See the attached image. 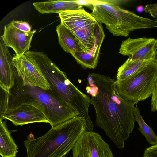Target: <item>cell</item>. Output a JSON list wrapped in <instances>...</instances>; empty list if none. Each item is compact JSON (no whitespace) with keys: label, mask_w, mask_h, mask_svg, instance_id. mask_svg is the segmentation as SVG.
<instances>
[{"label":"cell","mask_w":157,"mask_h":157,"mask_svg":"<svg viewBox=\"0 0 157 157\" xmlns=\"http://www.w3.org/2000/svg\"><path fill=\"white\" fill-rule=\"evenodd\" d=\"M151 107V111H157V76L152 94Z\"/></svg>","instance_id":"obj_23"},{"label":"cell","mask_w":157,"mask_h":157,"mask_svg":"<svg viewBox=\"0 0 157 157\" xmlns=\"http://www.w3.org/2000/svg\"><path fill=\"white\" fill-rule=\"evenodd\" d=\"M144 11L157 19V3L146 5L144 7Z\"/></svg>","instance_id":"obj_24"},{"label":"cell","mask_w":157,"mask_h":157,"mask_svg":"<svg viewBox=\"0 0 157 157\" xmlns=\"http://www.w3.org/2000/svg\"><path fill=\"white\" fill-rule=\"evenodd\" d=\"M8 120L15 126L31 123H49L44 114L35 107L29 105H21L17 108L6 111L0 119Z\"/></svg>","instance_id":"obj_11"},{"label":"cell","mask_w":157,"mask_h":157,"mask_svg":"<svg viewBox=\"0 0 157 157\" xmlns=\"http://www.w3.org/2000/svg\"><path fill=\"white\" fill-rule=\"evenodd\" d=\"M157 76V63L149 61L128 78L116 80V88L123 99L136 104L152 95Z\"/></svg>","instance_id":"obj_6"},{"label":"cell","mask_w":157,"mask_h":157,"mask_svg":"<svg viewBox=\"0 0 157 157\" xmlns=\"http://www.w3.org/2000/svg\"><path fill=\"white\" fill-rule=\"evenodd\" d=\"M142 157H157V144L146 148Z\"/></svg>","instance_id":"obj_25"},{"label":"cell","mask_w":157,"mask_h":157,"mask_svg":"<svg viewBox=\"0 0 157 157\" xmlns=\"http://www.w3.org/2000/svg\"><path fill=\"white\" fill-rule=\"evenodd\" d=\"M6 123L0 119V155L1 157H16L18 148Z\"/></svg>","instance_id":"obj_17"},{"label":"cell","mask_w":157,"mask_h":157,"mask_svg":"<svg viewBox=\"0 0 157 157\" xmlns=\"http://www.w3.org/2000/svg\"><path fill=\"white\" fill-rule=\"evenodd\" d=\"M143 10H144V8L143 9V7L141 6H139L137 8V10L139 12H141Z\"/></svg>","instance_id":"obj_26"},{"label":"cell","mask_w":157,"mask_h":157,"mask_svg":"<svg viewBox=\"0 0 157 157\" xmlns=\"http://www.w3.org/2000/svg\"><path fill=\"white\" fill-rule=\"evenodd\" d=\"M90 14L98 22L103 24L109 32L116 36L128 37L132 31L157 28V19L139 16L119 6L90 1Z\"/></svg>","instance_id":"obj_5"},{"label":"cell","mask_w":157,"mask_h":157,"mask_svg":"<svg viewBox=\"0 0 157 157\" xmlns=\"http://www.w3.org/2000/svg\"><path fill=\"white\" fill-rule=\"evenodd\" d=\"M27 58L34 64L44 76L51 91L67 103L83 117L87 125L92 121L89 114L91 98L74 85L48 56L41 52L28 51L25 53Z\"/></svg>","instance_id":"obj_3"},{"label":"cell","mask_w":157,"mask_h":157,"mask_svg":"<svg viewBox=\"0 0 157 157\" xmlns=\"http://www.w3.org/2000/svg\"><path fill=\"white\" fill-rule=\"evenodd\" d=\"M0 87L8 92L14 85L13 72L15 67L13 58L0 37Z\"/></svg>","instance_id":"obj_14"},{"label":"cell","mask_w":157,"mask_h":157,"mask_svg":"<svg viewBox=\"0 0 157 157\" xmlns=\"http://www.w3.org/2000/svg\"><path fill=\"white\" fill-rule=\"evenodd\" d=\"M105 36L102 24L97 22L96 27L95 43L92 49L88 53L76 52L71 55L83 67L95 69L98 63L100 48Z\"/></svg>","instance_id":"obj_13"},{"label":"cell","mask_w":157,"mask_h":157,"mask_svg":"<svg viewBox=\"0 0 157 157\" xmlns=\"http://www.w3.org/2000/svg\"><path fill=\"white\" fill-rule=\"evenodd\" d=\"M10 23L13 26L21 30L27 32L31 31V26L25 21L13 20Z\"/></svg>","instance_id":"obj_22"},{"label":"cell","mask_w":157,"mask_h":157,"mask_svg":"<svg viewBox=\"0 0 157 157\" xmlns=\"http://www.w3.org/2000/svg\"><path fill=\"white\" fill-rule=\"evenodd\" d=\"M98 89L90 98L96 113L95 124L105 132L116 147L124 148L132 133L136 121V103L123 99L118 93L116 81L97 73L89 74Z\"/></svg>","instance_id":"obj_1"},{"label":"cell","mask_w":157,"mask_h":157,"mask_svg":"<svg viewBox=\"0 0 157 157\" xmlns=\"http://www.w3.org/2000/svg\"><path fill=\"white\" fill-rule=\"evenodd\" d=\"M13 77L14 85L8 92L7 110L21 105H31L43 113L52 127L79 116L78 112L50 90H45L24 82L15 67Z\"/></svg>","instance_id":"obj_2"},{"label":"cell","mask_w":157,"mask_h":157,"mask_svg":"<svg viewBox=\"0 0 157 157\" xmlns=\"http://www.w3.org/2000/svg\"><path fill=\"white\" fill-rule=\"evenodd\" d=\"M148 62L132 60L128 58L118 68L116 81H121L128 78Z\"/></svg>","instance_id":"obj_19"},{"label":"cell","mask_w":157,"mask_h":157,"mask_svg":"<svg viewBox=\"0 0 157 157\" xmlns=\"http://www.w3.org/2000/svg\"><path fill=\"white\" fill-rule=\"evenodd\" d=\"M56 31L59 43L65 52L71 54L73 53L85 52L74 34L62 23L57 26Z\"/></svg>","instance_id":"obj_16"},{"label":"cell","mask_w":157,"mask_h":157,"mask_svg":"<svg viewBox=\"0 0 157 157\" xmlns=\"http://www.w3.org/2000/svg\"><path fill=\"white\" fill-rule=\"evenodd\" d=\"M0 116L1 117L6 111V104L8 98L7 92L0 87Z\"/></svg>","instance_id":"obj_21"},{"label":"cell","mask_w":157,"mask_h":157,"mask_svg":"<svg viewBox=\"0 0 157 157\" xmlns=\"http://www.w3.org/2000/svg\"><path fill=\"white\" fill-rule=\"evenodd\" d=\"M96 24L89 26L73 33L84 49L85 53L90 52L94 46Z\"/></svg>","instance_id":"obj_18"},{"label":"cell","mask_w":157,"mask_h":157,"mask_svg":"<svg viewBox=\"0 0 157 157\" xmlns=\"http://www.w3.org/2000/svg\"><path fill=\"white\" fill-rule=\"evenodd\" d=\"M156 39L157 40V39ZM154 61L157 63V51Z\"/></svg>","instance_id":"obj_27"},{"label":"cell","mask_w":157,"mask_h":157,"mask_svg":"<svg viewBox=\"0 0 157 157\" xmlns=\"http://www.w3.org/2000/svg\"><path fill=\"white\" fill-rule=\"evenodd\" d=\"M61 23L72 33L94 24L97 22L83 8L73 10H67L59 13Z\"/></svg>","instance_id":"obj_12"},{"label":"cell","mask_w":157,"mask_h":157,"mask_svg":"<svg viewBox=\"0 0 157 157\" xmlns=\"http://www.w3.org/2000/svg\"><path fill=\"white\" fill-rule=\"evenodd\" d=\"M12 62L18 75L22 78L24 82L39 87L45 90H51L49 84L43 74L25 55L19 56L14 54Z\"/></svg>","instance_id":"obj_9"},{"label":"cell","mask_w":157,"mask_h":157,"mask_svg":"<svg viewBox=\"0 0 157 157\" xmlns=\"http://www.w3.org/2000/svg\"><path fill=\"white\" fill-rule=\"evenodd\" d=\"M35 9L42 14L59 13L67 10H73L83 8V6L75 0H48L34 2Z\"/></svg>","instance_id":"obj_15"},{"label":"cell","mask_w":157,"mask_h":157,"mask_svg":"<svg viewBox=\"0 0 157 157\" xmlns=\"http://www.w3.org/2000/svg\"><path fill=\"white\" fill-rule=\"evenodd\" d=\"M133 113L136 121L139 125L138 129L145 137L146 141L151 145L157 144V135L152 128L148 125L144 120L136 104L134 107Z\"/></svg>","instance_id":"obj_20"},{"label":"cell","mask_w":157,"mask_h":157,"mask_svg":"<svg viewBox=\"0 0 157 157\" xmlns=\"http://www.w3.org/2000/svg\"><path fill=\"white\" fill-rule=\"evenodd\" d=\"M35 30L25 32L16 28L10 22L5 25L4 33L1 36L5 45L11 48L15 55L21 56L28 51Z\"/></svg>","instance_id":"obj_10"},{"label":"cell","mask_w":157,"mask_h":157,"mask_svg":"<svg viewBox=\"0 0 157 157\" xmlns=\"http://www.w3.org/2000/svg\"><path fill=\"white\" fill-rule=\"evenodd\" d=\"M72 150V157H113L108 144L93 131H86Z\"/></svg>","instance_id":"obj_7"},{"label":"cell","mask_w":157,"mask_h":157,"mask_svg":"<svg viewBox=\"0 0 157 157\" xmlns=\"http://www.w3.org/2000/svg\"><path fill=\"white\" fill-rule=\"evenodd\" d=\"M157 51V40L153 38L130 37L123 40L119 53L128 56L132 60L143 62L154 61Z\"/></svg>","instance_id":"obj_8"},{"label":"cell","mask_w":157,"mask_h":157,"mask_svg":"<svg viewBox=\"0 0 157 157\" xmlns=\"http://www.w3.org/2000/svg\"><path fill=\"white\" fill-rule=\"evenodd\" d=\"M86 131L85 120L77 116L51 128L36 138L24 142L27 157H65Z\"/></svg>","instance_id":"obj_4"}]
</instances>
